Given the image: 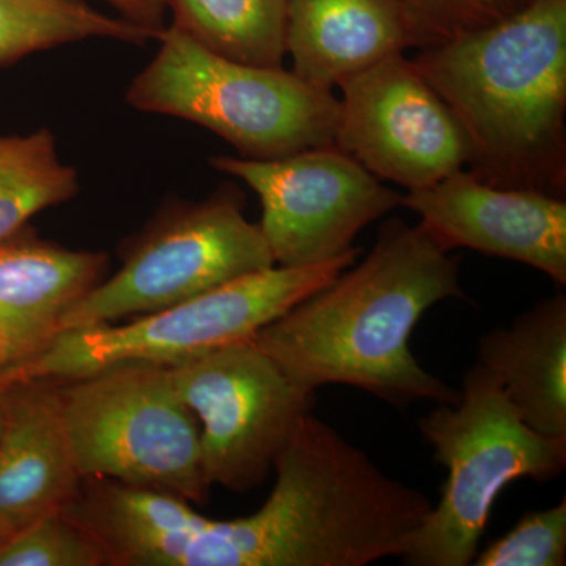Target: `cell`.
I'll return each instance as SVG.
<instances>
[{"instance_id": "cell-24", "label": "cell", "mask_w": 566, "mask_h": 566, "mask_svg": "<svg viewBox=\"0 0 566 566\" xmlns=\"http://www.w3.org/2000/svg\"><path fill=\"white\" fill-rule=\"evenodd\" d=\"M9 365V352H7L6 342L0 337V370Z\"/></svg>"}, {"instance_id": "cell-26", "label": "cell", "mask_w": 566, "mask_h": 566, "mask_svg": "<svg viewBox=\"0 0 566 566\" xmlns=\"http://www.w3.org/2000/svg\"><path fill=\"white\" fill-rule=\"evenodd\" d=\"M10 538V535L7 534V531L6 528H3L2 526H0V547H2L3 545H6L7 543V539Z\"/></svg>"}, {"instance_id": "cell-17", "label": "cell", "mask_w": 566, "mask_h": 566, "mask_svg": "<svg viewBox=\"0 0 566 566\" xmlns=\"http://www.w3.org/2000/svg\"><path fill=\"white\" fill-rule=\"evenodd\" d=\"M172 25L245 65L283 69L289 0H166Z\"/></svg>"}, {"instance_id": "cell-11", "label": "cell", "mask_w": 566, "mask_h": 566, "mask_svg": "<svg viewBox=\"0 0 566 566\" xmlns=\"http://www.w3.org/2000/svg\"><path fill=\"white\" fill-rule=\"evenodd\" d=\"M338 88L334 145L379 180L417 191L468 166L460 125L405 54L376 63Z\"/></svg>"}, {"instance_id": "cell-5", "label": "cell", "mask_w": 566, "mask_h": 566, "mask_svg": "<svg viewBox=\"0 0 566 566\" xmlns=\"http://www.w3.org/2000/svg\"><path fill=\"white\" fill-rule=\"evenodd\" d=\"M158 41V54L126 92L134 109L203 126L245 159L334 145V93L316 91L292 71L230 61L172 24Z\"/></svg>"}, {"instance_id": "cell-23", "label": "cell", "mask_w": 566, "mask_h": 566, "mask_svg": "<svg viewBox=\"0 0 566 566\" xmlns=\"http://www.w3.org/2000/svg\"><path fill=\"white\" fill-rule=\"evenodd\" d=\"M117 11L123 20L139 28L161 33L166 25V0H103Z\"/></svg>"}, {"instance_id": "cell-22", "label": "cell", "mask_w": 566, "mask_h": 566, "mask_svg": "<svg viewBox=\"0 0 566 566\" xmlns=\"http://www.w3.org/2000/svg\"><path fill=\"white\" fill-rule=\"evenodd\" d=\"M419 24L427 48L479 31L512 17L528 0H403Z\"/></svg>"}, {"instance_id": "cell-19", "label": "cell", "mask_w": 566, "mask_h": 566, "mask_svg": "<svg viewBox=\"0 0 566 566\" xmlns=\"http://www.w3.org/2000/svg\"><path fill=\"white\" fill-rule=\"evenodd\" d=\"M80 189V175L61 161L51 129L0 136V243L39 212L70 202Z\"/></svg>"}, {"instance_id": "cell-4", "label": "cell", "mask_w": 566, "mask_h": 566, "mask_svg": "<svg viewBox=\"0 0 566 566\" xmlns=\"http://www.w3.org/2000/svg\"><path fill=\"white\" fill-rule=\"evenodd\" d=\"M419 428L447 480L401 554L408 566L471 565L501 491L513 480L547 482L565 471L566 438L528 427L479 364L465 371L457 403L439 405Z\"/></svg>"}, {"instance_id": "cell-21", "label": "cell", "mask_w": 566, "mask_h": 566, "mask_svg": "<svg viewBox=\"0 0 566 566\" xmlns=\"http://www.w3.org/2000/svg\"><path fill=\"white\" fill-rule=\"evenodd\" d=\"M475 566H564L566 564V499L535 510L512 531L476 553Z\"/></svg>"}, {"instance_id": "cell-14", "label": "cell", "mask_w": 566, "mask_h": 566, "mask_svg": "<svg viewBox=\"0 0 566 566\" xmlns=\"http://www.w3.org/2000/svg\"><path fill=\"white\" fill-rule=\"evenodd\" d=\"M427 48L403 0H289L286 54L292 73L333 93L376 63Z\"/></svg>"}, {"instance_id": "cell-15", "label": "cell", "mask_w": 566, "mask_h": 566, "mask_svg": "<svg viewBox=\"0 0 566 566\" xmlns=\"http://www.w3.org/2000/svg\"><path fill=\"white\" fill-rule=\"evenodd\" d=\"M107 271V253L63 248L29 226L2 241L0 337L9 352L7 367L43 352L61 333L66 312L99 285Z\"/></svg>"}, {"instance_id": "cell-13", "label": "cell", "mask_w": 566, "mask_h": 566, "mask_svg": "<svg viewBox=\"0 0 566 566\" xmlns=\"http://www.w3.org/2000/svg\"><path fill=\"white\" fill-rule=\"evenodd\" d=\"M0 526L14 535L69 509L82 483L63 417L59 379L2 382Z\"/></svg>"}, {"instance_id": "cell-7", "label": "cell", "mask_w": 566, "mask_h": 566, "mask_svg": "<svg viewBox=\"0 0 566 566\" xmlns=\"http://www.w3.org/2000/svg\"><path fill=\"white\" fill-rule=\"evenodd\" d=\"M59 382L82 479L208 504L199 420L175 389L169 365L122 363Z\"/></svg>"}, {"instance_id": "cell-18", "label": "cell", "mask_w": 566, "mask_h": 566, "mask_svg": "<svg viewBox=\"0 0 566 566\" xmlns=\"http://www.w3.org/2000/svg\"><path fill=\"white\" fill-rule=\"evenodd\" d=\"M161 33L93 9L87 0H0V69L63 44L109 39L129 44Z\"/></svg>"}, {"instance_id": "cell-20", "label": "cell", "mask_w": 566, "mask_h": 566, "mask_svg": "<svg viewBox=\"0 0 566 566\" xmlns=\"http://www.w3.org/2000/svg\"><path fill=\"white\" fill-rule=\"evenodd\" d=\"M0 566H112L109 553L69 510L40 517L0 547Z\"/></svg>"}, {"instance_id": "cell-25", "label": "cell", "mask_w": 566, "mask_h": 566, "mask_svg": "<svg viewBox=\"0 0 566 566\" xmlns=\"http://www.w3.org/2000/svg\"><path fill=\"white\" fill-rule=\"evenodd\" d=\"M3 424H6V408H3L2 389H0V438H2Z\"/></svg>"}, {"instance_id": "cell-12", "label": "cell", "mask_w": 566, "mask_h": 566, "mask_svg": "<svg viewBox=\"0 0 566 566\" xmlns=\"http://www.w3.org/2000/svg\"><path fill=\"white\" fill-rule=\"evenodd\" d=\"M401 207L419 214V226L447 252L468 248L513 260L566 285L564 197L499 188L461 169L409 191Z\"/></svg>"}, {"instance_id": "cell-8", "label": "cell", "mask_w": 566, "mask_h": 566, "mask_svg": "<svg viewBox=\"0 0 566 566\" xmlns=\"http://www.w3.org/2000/svg\"><path fill=\"white\" fill-rule=\"evenodd\" d=\"M122 262L117 273L66 312L61 333L155 314L275 266L262 229L245 218L243 193L233 185L203 202L164 205L123 244Z\"/></svg>"}, {"instance_id": "cell-2", "label": "cell", "mask_w": 566, "mask_h": 566, "mask_svg": "<svg viewBox=\"0 0 566 566\" xmlns=\"http://www.w3.org/2000/svg\"><path fill=\"white\" fill-rule=\"evenodd\" d=\"M353 266L266 324L253 344L312 392L345 385L397 408L457 403L460 394L417 363L409 340L428 308L464 300L458 259L422 227L392 218Z\"/></svg>"}, {"instance_id": "cell-9", "label": "cell", "mask_w": 566, "mask_h": 566, "mask_svg": "<svg viewBox=\"0 0 566 566\" xmlns=\"http://www.w3.org/2000/svg\"><path fill=\"white\" fill-rule=\"evenodd\" d=\"M175 389L199 420L211 486L244 493L262 485L315 392L294 385L251 340L169 365Z\"/></svg>"}, {"instance_id": "cell-16", "label": "cell", "mask_w": 566, "mask_h": 566, "mask_svg": "<svg viewBox=\"0 0 566 566\" xmlns=\"http://www.w3.org/2000/svg\"><path fill=\"white\" fill-rule=\"evenodd\" d=\"M476 364L497 379L521 419L566 438V296L539 301L506 329L480 338Z\"/></svg>"}, {"instance_id": "cell-10", "label": "cell", "mask_w": 566, "mask_h": 566, "mask_svg": "<svg viewBox=\"0 0 566 566\" xmlns=\"http://www.w3.org/2000/svg\"><path fill=\"white\" fill-rule=\"evenodd\" d=\"M210 164L260 197L259 226L279 266H311L349 251L360 230L403 200L335 145L266 161L212 156Z\"/></svg>"}, {"instance_id": "cell-1", "label": "cell", "mask_w": 566, "mask_h": 566, "mask_svg": "<svg viewBox=\"0 0 566 566\" xmlns=\"http://www.w3.org/2000/svg\"><path fill=\"white\" fill-rule=\"evenodd\" d=\"M273 469L268 501L229 521L178 495L122 488L104 535L114 565L365 566L400 557L433 505L312 412Z\"/></svg>"}, {"instance_id": "cell-3", "label": "cell", "mask_w": 566, "mask_h": 566, "mask_svg": "<svg viewBox=\"0 0 566 566\" xmlns=\"http://www.w3.org/2000/svg\"><path fill=\"white\" fill-rule=\"evenodd\" d=\"M412 63L460 125L476 178L565 197L566 0L528 2Z\"/></svg>"}, {"instance_id": "cell-6", "label": "cell", "mask_w": 566, "mask_h": 566, "mask_svg": "<svg viewBox=\"0 0 566 566\" xmlns=\"http://www.w3.org/2000/svg\"><path fill=\"white\" fill-rule=\"evenodd\" d=\"M353 248L327 262L270 268L129 322L63 331L32 359L0 370L2 382L71 379L122 363L177 365L251 340L266 324L329 285L356 263Z\"/></svg>"}, {"instance_id": "cell-27", "label": "cell", "mask_w": 566, "mask_h": 566, "mask_svg": "<svg viewBox=\"0 0 566 566\" xmlns=\"http://www.w3.org/2000/svg\"><path fill=\"white\" fill-rule=\"evenodd\" d=\"M528 2H535V0H528Z\"/></svg>"}]
</instances>
